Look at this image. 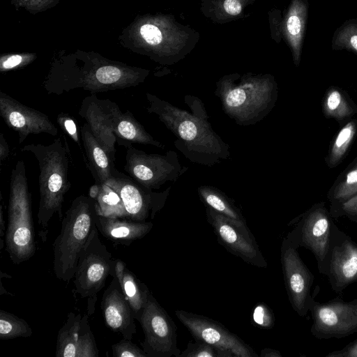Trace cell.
<instances>
[{"instance_id": "1", "label": "cell", "mask_w": 357, "mask_h": 357, "mask_svg": "<svg viewBox=\"0 0 357 357\" xmlns=\"http://www.w3.org/2000/svg\"><path fill=\"white\" fill-rule=\"evenodd\" d=\"M149 73L148 69L79 50L53 59L43 87L47 94L57 96L78 89L97 93L136 86Z\"/></svg>"}, {"instance_id": "2", "label": "cell", "mask_w": 357, "mask_h": 357, "mask_svg": "<svg viewBox=\"0 0 357 357\" xmlns=\"http://www.w3.org/2000/svg\"><path fill=\"white\" fill-rule=\"evenodd\" d=\"M146 97L149 102L146 111L157 116L173 133L175 147L190 162L212 167L230 156L229 145L212 128L200 98L185 96L188 111L150 93Z\"/></svg>"}, {"instance_id": "3", "label": "cell", "mask_w": 357, "mask_h": 357, "mask_svg": "<svg viewBox=\"0 0 357 357\" xmlns=\"http://www.w3.org/2000/svg\"><path fill=\"white\" fill-rule=\"evenodd\" d=\"M198 31L172 14L137 16L119 36L121 45L160 65H173L186 57L199 40Z\"/></svg>"}, {"instance_id": "4", "label": "cell", "mask_w": 357, "mask_h": 357, "mask_svg": "<svg viewBox=\"0 0 357 357\" xmlns=\"http://www.w3.org/2000/svg\"><path fill=\"white\" fill-rule=\"evenodd\" d=\"M214 94L223 112L236 124L252 126L273 109L278 96L275 77L268 73H234L220 77Z\"/></svg>"}, {"instance_id": "5", "label": "cell", "mask_w": 357, "mask_h": 357, "mask_svg": "<svg viewBox=\"0 0 357 357\" xmlns=\"http://www.w3.org/2000/svg\"><path fill=\"white\" fill-rule=\"evenodd\" d=\"M22 151L33 153L39 166L38 185L40 200L37 213L39 236L46 241L49 222L55 213L63 218L62 208L65 195L70 188L69 163L71 159L66 137L63 133L49 145L30 144Z\"/></svg>"}, {"instance_id": "6", "label": "cell", "mask_w": 357, "mask_h": 357, "mask_svg": "<svg viewBox=\"0 0 357 357\" xmlns=\"http://www.w3.org/2000/svg\"><path fill=\"white\" fill-rule=\"evenodd\" d=\"M31 198L24 162L20 160L10 174L5 239L6 250L15 264L28 261L36 251Z\"/></svg>"}, {"instance_id": "7", "label": "cell", "mask_w": 357, "mask_h": 357, "mask_svg": "<svg viewBox=\"0 0 357 357\" xmlns=\"http://www.w3.org/2000/svg\"><path fill=\"white\" fill-rule=\"evenodd\" d=\"M95 201L85 195L77 197L62 218L61 231L53 243V270L57 279H73L78 255L95 222Z\"/></svg>"}, {"instance_id": "8", "label": "cell", "mask_w": 357, "mask_h": 357, "mask_svg": "<svg viewBox=\"0 0 357 357\" xmlns=\"http://www.w3.org/2000/svg\"><path fill=\"white\" fill-rule=\"evenodd\" d=\"M113 264L112 254L100 241L94 222L79 252L73 278L75 293L82 298H88L89 315L94 312L97 294L104 287L108 276L112 275Z\"/></svg>"}, {"instance_id": "9", "label": "cell", "mask_w": 357, "mask_h": 357, "mask_svg": "<svg viewBox=\"0 0 357 357\" xmlns=\"http://www.w3.org/2000/svg\"><path fill=\"white\" fill-rule=\"evenodd\" d=\"M333 225L325 202H320L300 216L294 229L286 236L298 248L303 247L314 255L318 270L324 275L328 271Z\"/></svg>"}, {"instance_id": "10", "label": "cell", "mask_w": 357, "mask_h": 357, "mask_svg": "<svg viewBox=\"0 0 357 357\" xmlns=\"http://www.w3.org/2000/svg\"><path fill=\"white\" fill-rule=\"evenodd\" d=\"M124 169L145 188L155 190L168 181L175 182L188 168L181 166L177 153H147L132 145L126 148Z\"/></svg>"}, {"instance_id": "11", "label": "cell", "mask_w": 357, "mask_h": 357, "mask_svg": "<svg viewBox=\"0 0 357 357\" xmlns=\"http://www.w3.org/2000/svg\"><path fill=\"white\" fill-rule=\"evenodd\" d=\"M312 335L319 340L342 338L357 333V298L345 301L340 296L324 303L311 298L309 305Z\"/></svg>"}, {"instance_id": "12", "label": "cell", "mask_w": 357, "mask_h": 357, "mask_svg": "<svg viewBox=\"0 0 357 357\" xmlns=\"http://www.w3.org/2000/svg\"><path fill=\"white\" fill-rule=\"evenodd\" d=\"M138 321L144 334L142 349L148 357H179L177 327L151 293Z\"/></svg>"}, {"instance_id": "13", "label": "cell", "mask_w": 357, "mask_h": 357, "mask_svg": "<svg viewBox=\"0 0 357 357\" xmlns=\"http://www.w3.org/2000/svg\"><path fill=\"white\" fill-rule=\"evenodd\" d=\"M175 314L195 340H202L216 348L220 357L258 356L248 344L220 323L184 310H176Z\"/></svg>"}, {"instance_id": "14", "label": "cell", "mask_w": 357, "mask_h": 357, "mask_svg": "<svg viewBox=\"0 0 357 357\" xmlns=\"http://www.w3.org/2000/svg\"><path fill=\"white\" fill-rule=\"evenodd\" d=\"M105 183L120 196L128 218L139 222H145L149 215L154 218L165 206L171 188L169 187L160 192H153L116 169Z\"/></svg>"}, {"instance_id": "15", "label": "cell", "mask_w": 357, "mask_h": 357, "mask_svg": "<svg viewBox=\"0 0 357 357\" xmlns=\"http://www.w3.org/2000/svg\"><path fill=\"white\" fill-rule=\"evenodd\" d=\"M298 247L284 238L281 245V264L289 301L293 310L305 317L309 312L314 276L304 264Z\"/></svg>"}, {"instance_id": "16", "label": "cell", "mask_w": 357, "mask_h": 357, "mask_svg": "<svg viewBox=\"0 0 357 357\" xmlns=\"http://www.w3.org/2000/svg\"><path fill=\"white\" fill-rule=\"evenodd\" d=\"M206 218L213 227L219 242L245 262L259 268L267 263L252 233L241 229L231 220L206 206Z\"/></svg>"}, {"instance_id": "17", "label": "cell", "mask_w": 357, "mask_h": 357, "mask_svg": "<svg viewBox=\"0 0 357 357\" xmlns=\"http://www.w3.org/2000/svg\"><path fill=\"white\" fill-rule=\"evenodd\" d=\"M0 115L7 126L18 133L19 144L31 134L47 133L55 137L56 126L49 116L0 91Z\"/></svg>"}, {"instance_id": "18", "label": "cell", "mask_w": 357, "mask_h": 357, "mask_svg": "<svg viewBox=\"0 0 357 357\" xmlns=\"http://www.w3.org/2000/svg\"><path fill=\"white\" fill-rule=\"evenodd\" d=\"M89 314L70 312L56 338V357H98L99 349L89 321Z\"/></svg>"}, {"instance_id": "19", "label": "cell", "mask_w": 357, "mask_h": 357, "mask_svg": "<svg viewBox=\"0 0 357 357\" xmlns=\"http://www.w3.org/2000/svg\"><path fill=\"white\" fill-rule=\"evenodd\" d=\"M326 276L332 290L337 294L357 281V243L335 223Z\"/></svg>"}, {"instance_id": "20", "label": "cell", "mask_w": 357, "mask_h": 357, "mask_svg": "<svg viewBox=\"0 0 357 357\" xmlns=\"http://www.w3.org/2000/svg\"><path fill=\"white\" fill-rule=\"evenodd\" d=\"M118 106L109 99H99L96 93H91L82 100L78 112L113 161L116 159L115 144L117 142L114 132V118Z\"/></svg>"}, {"instance_id": "21", "label": "cell", "mask_w": 357, "mask_h": 357, "mask_svg": "<svg viewBox=\"0 0 357 357\" xmlns=\"http://www.w3.org/2000/svg\"><path fill=\"white\" fill-rule=\"evenodd\" d=\"M101 309L107 327L132 340L137 333L135 314L115 276L102 294Z\"/></svg>"}, {"instance_id": "22", "label": "cell", "mask_w": 357, "mask_h": 357, "mask_svg": "<svg viewBox=\"0 0 357 357\" xmlns=\"http://www.w3.org/2000/svg\"><path fill=\"white\" fill-rule=\"evenodd\" d=\"M308 13L307 0H291L282 20V38L291 50L296 67L301 61Z\"/></svg>"}, {"instance_id": "23", "label": "cell", "mask_w": 357, "mask_h": 357, "mask_svg": "<svg viewBox=\"0 0 357 357\" xmlns=\"http://www.w3.org/2000/svg\"><path fill=\"white\" fill-rule=\"evenodd\" d=\"M95 224L100 234L116 244L128 246L145 236L152 229L151 222L135 221L127 218L105 217L96 213Z\"/></svg>"}, {"instance_id": "24", "label": "cell", "mask_w": 357, "mask_h": 357, "mask_svg": "<svg viewBox=\"0 0 357 357\" xmlns=\"http://www.w3.org/2000/svg\"><path fill=\"white\" fill-rule=\"evenodd\" d=\"M82 142L85 151V163L96 183L102 184L112 176L114 167L113 161L105 149L93 136L86 123L80 128Z\"/></svg>"}, {"instance_id": "25", "label": "cell", "mask_w": 357, "mask_h": 357, "mask_svg": "<svg viewBox=\"0 0 357 357\" xmlns=\"http://www.w3.org/2000/svg\"><path fill=\"white\" fill-rule=\"evenodd\" d=\"M111 275L115 276L118 280L124 295L133 310L135 319L139 321L151 294L149 288L121 259H114Z\"/></svg>"}, {"instance_id": "26", "label": "cell", "mask_w": 357, "mask_h": 357, "mask_svg": "<svg viewBox=\"0 0 357 357\" xmlns=\"http://www.w3.org/2000/svg\"><path fill=\"white\" fill-rule=\"evenodd\" d=\"M114 132L118 144L126 148L132 143L152 145L162 149L165 147L145 130L130 111L122 113L119 106L114 113Z\"/></svg>"}, {"instance_id": "27", "label": "cell", "mask_w": 357, "mask_h": 357, "mask_svg": "<svg viewBox=\"0 0 357 357\" xmlns=\"http://www.w3.org/2000/svg\"><path fill=\"white\" fill-rule=\"evenodd\" d=\"M202 14L215 24H226L241 19L257 0H199Z\"/></svg>"}, {"instance_id": "28", "label": "cell", "mask_w": 357, "mask_h": 357, "mask_svg": "<svg viewBox=\"0 0 357 357\" xmlns=\"http://www.w3.org/2000/svg\"><path fill=\"white\" fill-rule=\"evenodd\" d=\"M200 200L206 207L227 217L243 230L250 231L239 208L223 192L211 185H201L197 189Z\"/></svg>"}, {"instance_id": "29", "label": "cell", "mask_w": 357, "mask_h": 357, "mask_svg": "<svg viewBox=\"0 0 357 357\" xmlns=\"http://www.w3.org/2000/svg\"><path fill=\"white\" fill-rule=\"evenodd\" d=\"M322 112L327 119L339 123L357 114V105L347 91L336 86L327 89L321 101Z\"/></svg>"}, {"instance_id": "30", "label": "cell", "mask_w": 357, "mask_h": 357, "mask_svg": "<svg viewBox=\"0 0 357 357\" xmlns=\"http://www.w3.org/2000/svg\"><path fill=\"white\" fill-rule=\"evenodd\" d=\"M357 134V121L351 119L343 126L329 148L326 162L330 169L337 167L346 155Z\"/></svg>"}, {"instance_id": "31", "label": "cell", "mask_w": 357, "mask_h": 357, "mask_svg": "<svg viewBox=\"0 0 357 357\" xmlns=\"http://www.w3.org/2000/svg\"><path fill=\"white\" fill-rule=\"evenodd\" d=\"M94 201L97 214L105 217L128 218L120 196L106 183L102 184L100 193Z\"/></svg>"}, {"instance_id": "32", "label": "cell", "mask_w": 357, "mask_h": 357, "mask_svg": "<svg viewBox=\"0 0 357 357\" xmlns=\"http://www.w3.org/2000/svg\"><path fill=\"white\" fill-rule=\"evenodd\" d=\"M357 194V162L344 172L328 193L331 206L339 204Z\"/></svg>"}, {"instance_id": "33", "label": "cell", "mask_w": 357, "mask_h": 357, "mask_svg": "<svg viewBox=\"0 0 357 357\" xmlns=\"http://www.w3.org/2000/svg\"><path fill=\"white\" fill-rule=\"evenodd\" d=\"M32 335V328L24 319L7 311L0 310V339L1 340L20 337H28Z\"/></svg>"}, {"instance_id": "34", "label": "cell", "mask_w": 357, "mask_h": 357, "mask_svg": "<svg viewBox=\"0 0 357 357\" xmlns=\"http://www.w3.org/2000/svg\"><path fill=\"white\" fill-rule=\"evenodd\" d=\"M333 50H347L357 56V18L344 21L333 33Z\"/></svg>"}, {"instance_id": "35", "label": "cell", "mask_w": 357, "mask_h": 357, "mask_svg": "<svg viewBox=\"0 0 357 357\" xmlns=\"http://www.w3.org/2000/svg\"><path fill=\"white\" fill-rule=\"evenodd\" d=\"M36 58L37 54L31 52L1 54L0 57V71L6 73L24 68L33 62Z\"/></svg>"}, {"instance_id": "36", "label": "cell", "mask_w": 357, "mask_h": 357, "mask_svg": "<svg viewBox=\"0 0 357 357\" xmlns=\"http://www.w3.org/2000/svg\"><path fill=\"white\" fill-rule=\"evenodd\" d=\"M179 357H220L218 350L200 340L195 342H189L186 349L183 351Z\"/></svg>"}, {"instance_id": "37", "label": "cell", "mask_w": 357, "mask_h": 357, "mask_svg": "<svg viewBox=\"0 0 357 357\" xmlns=\"http://www.w3.org/2000/svg\"><path fill=\"white\" fill-rule=\"evenodd\" d=\"M56 121L63 131V133H66L79 146L80 151L83 153L81 144L82 142L81 132L79 130V126L75 119L70 114L61 112L58 114Z\"/></svg>"}, {"instance_id": "38", "label": "cell", "mask_w": 357, "mask_h": 357, "mask_svg": "<svg viewBox=\"0 0 357 357\" xmlns=\"http://www.w3.org/2000/svg\"><path fill=\"white\" fill-rule=\"evenodd\" d=\"M61 0H11L16 10L24 9L31 14L46 11L55 6Z\"/></svg>"}, {"instance_id": "39", "label": "cell", "mask_w": 357, "mask_h": 357, "mask_svg": "<svg viewBox=\"0 0 357 357\" xmlns=\"http://www.w3.org/2000/svg\"><path fill=\"white\" fill-rule=\"evenodd\" d=\"M112 351L114 357H148L143 349L132 343L131 340L126 338L112 344Z\"/></svg>"}, {"instance_id": "40", "label": "cell", "mask_w": 357, "mask_h": 357, "mask_svg": "<svg viewBox=\"0 0 357 357\" xmlns=\"http://www.w3.org/2000/svg\"><path fill=\"white\" fill-rule=\"evenodd\" d=\"M252 318L255 324L264 328H272L275 323L273 311L264 303H260L255 307Z\"/></svg>"}, {"instance_id": "41", "label": "cell", "mask_w": 357, "mask_h": 357, "mask_svg": "<svg viewBox=\"0 0 357 357\" xmlns=\"http://www.w3.org/2000/svg\"><path fill=\"white\" fill-rule=\"evenodd\" d=\"M330 213L331 216L335 218L346 215L351 220H356L357 218V194L342 203L331 206Z\"/></svg>"}, {"instance_id": "42", "label": "cell", "mask_w": 357, "mask_h": 357, "mask_svg": "<svg viewBox=\"0 0 357 357\" xmlns=\"http://www.w3.org/2000/svg\"><path fill=\"white\" fill-rule=\"evenodd\" d=\"M271 36L274 42L279 44L282 39V12L278 8H273L268 12Z\"/></svg>"}, {"instance_id": "43", "label": "cell", "mask_w": 357, "mask_h": 357, "mask_svg": "<svg viewBox=\"0 0 357 357\" xmlns=\"http://www.w3.org/2000/svg\"><path fill=\"white\" fill-rule=\"evenodd\" d=\"M326 357H357V338L341 349L331 351Z\"/></svg>"}, {"instance_id": "44", "label": "cell", "mask_w": 357, "mask_h": 357, "mask_svg": "<svg viewBox=\"0 0 357 357\" xmlns=\"http://www.w3.org/2000/svg\"><path fill=\"white\" fill-rule=\"evenodd\" d=\"M10 153L9 146L3 132L0 134V161L2 165L3 161L6 160Z\"/></svg>"}, {"instance_id": "45", "label": "cell", "mask_w": 357, "mask_h": 357, "mask_svg": "<svg viewBox=\"0 0 357 357\" xmlns=\"http://www.w3.org/2000/svg\"><path fill=\"white\" fill-rule=\"evenodd\" d=\"M261 357H281L282 355L278 350L270 348H265L261 351Z\"/></svg>"}, {"instance_id": "46", "label": "cell", "mask_w": 357, "mask_h": 357, "mask_svg": "<svg viewBox=\"0 0 357 357\" xmlns=\"http://www.w3.org/2000/svg\"><path fill=\"white\" fill-rule=\"evenodd\" d=\"M1 195V204H0V237L2 238L4 234H6V228H5V220L3 218V197Z\"/></svg>"}, {"instance_id": "47", "label": "cell", "mask_w": 357, "mask_h": 357, "mask_svg": "<svg viewBox=\"0 0 357 357\" xmlns=\"http://www.w3.org/2000/svg\"><path fill=\"white\" fill-rule=\"evenodd\" d=\"M102 184L96 183L90 187L89 190V197L95 200L100 193Z\"/></svg>"}]
</instances>
